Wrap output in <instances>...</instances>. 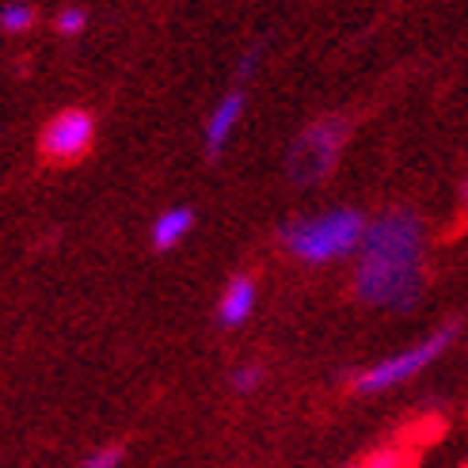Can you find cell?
<instances>
[{
  "label": "cell",
  "mask_w": 468,
  "mask_h": 468,
  "mask_svg": "<svg viewBox=\"0 0 468 468\" xmlns=\"http://www.w3.org/2000/svg\"><path fill=\"white\" fill-rule=\"evenodd\" d=\"M343 137H346V126L343 119H320L313 126H305L293 145L286 153V172L293 183H320L332 164L339 160V149H343Z\"/></svg>",
  "instance_id": "3957f363"
},
{
  "label": "cell",
  "mask_w": 468,
  "mask_h": 468,
  "mask_svg": "<svg viewBox=\"0 0 468 468\" xmlns=\"http://www.w3.org/2000/svg\"><path fill=\"white\" fill-rule=\"evenodd\" d=\"M464 202H468V179H464Z\"/></svg>",
  "instance_id": "5bb4252c"
},
{
  "label": "cell",
  "mask_w": 468,
  "mask_h": 468,
  "mask_svg": "<svg viewBox=\"0 0 468 468\" xmlns=\"http://www.w3.org/2000/svg\"><path fill=\"white\" fill-rule=\"evenodd\" d=\"M366 229L369 225L362 221L358 209H327L320 218H301V221L286 225L282 244L297 255V260L324 263V260H335V255L362 248Z\"/></svg>",
  "instance_id": "7a4b0ae2"
},
{
  "label": "cell",
  "mask_w": 468,
  "mask_h": 468,
  "mask_svg": "<svg viewBox=\"0 0 468 468\" xmlns=\"http://www.w3.org/2000/svg\"><path fill=\"white\" fill-rule=\"evenodd\" d=\"M84 23H88L84 8H61V12L54 16V31L69 38V35H80V31H84Z\"/></svg>",
  "instance_id": "30bf717a"
},
{
  "label": "cell",
  "mask_w": 468,
  "mask_h": 468,
  "mask_svg": "<svg viewBox=\"0 0 468 468\" xmlns=\"http://www.w3.org/2000/svg\"><path fill=\"white\" fill-rule=\"evenodd\" d=\"M453 339H457V327L450 324V327H441V332H434L431 339H423L419 346H408L404 355H392V358H385V362H378V366H369L366 373H358L355 392H385V388H392V385L415 378V373L427 369Z\"/></svg>",
  "instance_id": "277c9868"
},
{
  "label": "cell",
  "mask_w": 468,
  "mask_h": 468,
  "mask_svg": "<svg viewBox=\"0 0 468 468\" xmlns=\"http://www.w3.org/2000/svg\"><path fill=\"white\" fill-rule=\"evenodd\" d=\"M91 142H96V119L80 107L58 111L50 122L38 133V153L50 164H77L80 156H88Z\"/></svg>",
  "instance_id": "5b68a950"
},
{
  "label": "cell",
  "mask_w": 468,
  "mask_h": 468,
  "mask_svg": "<svg viewBox=\"0 0 468 468\" xmlns=\"http://www.w3.org/2000/svg\"><path fill=\"white\" fill-rule=\"evenodd\" d=\"M355 290L366 305L408 309L423 290V225L411 209H388L366 229Z\"/></svg>",
  "instance_id": "6da1fadb"
},
{
  "label": "cell",
  "mask_w": 468,
  "mask_h": 468,
  "mask_svg": "<svg viewBox=\"0 0 468 468\" xmlns=\"http://www.w3.org/2000/svg\"><path fill=\"white\" fill-rule=\"evenodd\" d=\"M251 309H255V282H251L248 274H237L225 286V293H221V324L237 327V324L248 320Z\"/></svg>",
  "instance_id": "52a82bcc"
},
{
  "label": "cell",
  "mask_w": 468,
  "mask_h": 468,
  "mask_svg": "<svg viewBox=\"0 0 468 468\" xmlns=\"http://www.w3.org/2000/svg\"><path fill=\"white\" fill-rule=\"evenodd\" d=\"M404 464H408V457H404L400 450H381V453L366 457V464H362V468H404Z\"/></svg>",
  "instance_id": "8fae6325"
},
{
  "label": "cell",
  "mask_w": 468,
  "mask_h": 468,
  "mask_svg": "<svg viewBox=\"0 0 468 468\" xmlns=\"http://www.w3.org/2000/svg\"><path fill=\"white\" fill-rule=\"evenodd\" d=\"M240 111H244L240 91H229V96L214 107V114H209V122H206V153L209 156H221V149L229 145L232 130H237V122H240Z\"/></svg>",
  "instance_id": "8992f818"
},
{
  "label": "cell",
  "mask_w": 468,
  "mask_h": 468,
  "mask_svg": "<svg viewBox=\"0 0 468 468\" xmlns=\"http://www.w3.org/2000/svg\"><path fill=\"white\" fill-rule=\"evenodd\" d=\"M191 225H195V214L191 209H168V214H160L156 218V225H153V248L156 251H168V248H176L186 232H191Z\"/></svg>",
  "instance_id": "ba28073f"
},
{
  "label": "cell",
  "mask_w": 468,
  "mask_h": 468,
  "mask_svg": "<svg viewBox=\"0 0 468 468\" xmlns=\"http://www.w3.org/2000/svg\"><path fill=\"white\" fill-rule=\"evenodd\" d=\"M232 385H237L240 392L255 388V385H260V369H255V366H240V369H237V381H232Z\"/></svg>",
  "instance_id": "4fadbf2b"
},
{
  "label": "cell",
  "mask_w": 468,
  "mask_h": 468,
  "mask_svg": "<svg viewBox=\"0 0 468 468\" xmlns=\"http://www.w3.org/2000/svg\"><path fill=\"white\" fill-rule=\"evenodd\" d=\"M35 23V8L23 5V0H8L5 8H0V27H5V35H23Z\"/></svg>",
  "instance_id": "9c48e42d"
},
{
  "label": "cell",
  "mask_w": 468,
  "mask_h": 468,
  "mask_svg": "<svg viewBox=\"0 0 468 468\" xmlns=\"http://www.w3.org/2000/svg\"><path fill=\"white\" fill-rule=\"evenodd\" d=\"M119 461H122V450H119V446H111V450L91 453V457L84 461V468H119Z\"/></svg>",
  "instance_id": "7c38bea8"
},
{
  "label": "cell",
  "mask_w": 468,
  "mask_h": 468,
  "mask_svg": "<svg viewBox=\"0 0 468 468\" xmlns=\"http://www.w3.org/2000/svg\"><path fill=\"white\" fill-rule=\"evenodd\" d=\"M464 468H468V464H464Z\"/></svg>",
  "instance_id": "9a60e30c"
}]
</instances>
